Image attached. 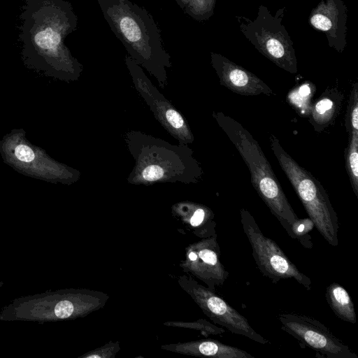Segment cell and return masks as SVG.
I'll return each instance as SVG.
<instances>
[{
  "label": "cell",
  "mask_w": 358,
  "mask_h": 358,
  "mask_svg": "<svg viewBox=\"0 0 358 358\" xmlns=\"http://www.w3.org/2000/svg\"><path fill=\"white\" fill-rule=\"evenodd\" d=\"M77 26L78 17L68 1L24 0L18 26L23 57L78 78L83 66L64 43Z\"/></svg>",
  "instance_id": "1"
},
{
  "label": "cell",
  "mask_w": 358,
  "mask_h": 358,
  "mask_svg": "<svg viewBox=\"0 0 358 358\" xmlns=\"http://www.w3.org/2000/svg\"><path fill=\"white\" fill-rule=\"evenodd\" d=\"M104 19L126 48L128 55L145 69L162 88L167 85L171 58L152 15L129 0H97Z\"/></svg>",
  "instance_id": "2"
},
{
  "label": "cell",
  "mask_w": 358,
  "mask_h": 358,
  "mask_svg": "<svg viewBox=\"0 0 358 358\" xmlns=\"http://www.w3.org/2000/svg\"><path fill=\"white\" fill-rule=\"evenodd\" d=\"M124 139L134 160L127 181L131 185L196 183L203 171L187 145L171 144L140 131L125 132Z\"/></svg>",
  "instance_id": "3"
},
{
  "label": "cell",
  "mask_w": 358,
  "mask_h": 358,
  "mask_svg": "<svg viewBox=\"0 0 358 358\" xmlns=\"http://www.w3.org/2000/svg\"><path fill=\"white\" fill-rule=\"evenodd\" d=\"M213 117L235 145L247 165L251 182L271 213L292 237L291 227L299 219L258 142L238 122L222 112Z\"/></svg>",
  "instance_id": "4"
},
{
  "label": "cell",
  "mask_w": 358,
  "mask_h": 358,
  "mask_svg": "<svg viewBox=\"0 0 358 358\" xmlns=\"http://www.w3.org/2000/svg\"><path fill=\"white\" fill-rule=\"evenodd\" d=\"M90 291L76 289L45 291L13 299L0 310V321L39 323L74 320L98 306Z\"/></svg>",
  "instance_id": "5"
},
{
  "label": "cell",
  "mask_w": 358,
  "mask_h": 358,
  "mask_svg": "<svg viewBox=\"0 0 358 358\" xmlns=\"http://www.w3.org/2000/svg\"><path fill=\"white\" fill-rule=\"evenodd\" d=\"M269 140L274 155L315 228L329 245L338 246V217L326 190L309 171L285 152L275 136L271 134Z\"/></svg>",
  "instance_id": "6"
},
{
  "label": "cell",
  "mask_w": 358,
  "mask_h": 358,
  "mask_svg": "<svg viewBox=\"0 0 358 358\" xmlns=\"http://www.w3.org/2000/svg\"><path fill=\"white\" fill-rule=\"evenodd\" d=\"M285 8L271 14L268 8L260 5L257 17L250 20L236 16L241 31L255 49L277 66L290 73L298 71L297 59L293 41L282 20Z\"/></svg>",
  "instance_id": "7"
},
{
  "label": "cell",
  "mask_w": 358,
  "mask_h": 358,
  "mask_svg": "<svg viewBox=\"0 0 358 358\" xmlns=\"http://www.w3.org/2000/svg\"><path fill=\"white\" fill-rule=\"evenodd\" d=\"M240 214L243 230L261 273L273 282L291 278L310 290L312 286L310 278L298 269L274 241L262 233L250 213L243 208Z\"/></svg>",
  "instance_id": "8"
},
{
  "label": "cell",
  "mask_w": 358,
  "mask_h": 358,
  "mask_svg": "<svg viewBox=\"0 0 358 358\" xmlns=\"http://www.w3.org/2000/svg\"><path fill=\"white\" fill-rule=\"evenodd\" d=\"M124 61L135 89L149 106L155 119L179 143L187 145L193 143L194 135L183 115L152 85L142 67L128 55Z\"/></svg>",
  "instance_id": "9"
},
{
  "label": "cell",
  "mask_w": 358,
  "mask_h": 358,
  "mask_svg": "<svg viewBox=\"0 0 358 358\" xmlns=\"http://www.w3.org/2000/svg\"><path fill=\"white\" fill-rule=\"evenodd\" d=\"M282 330L295 338L303 346L328 358H358L322 323L304 315L280 313L278 316Z\"/></svg>",
  "instance_id": "10"
},
{
  "label": "cell",
  "mask_w": 358,
  "mask_h": 358,
  "mask_svg": "<svg viewBox=\"0 0 358 358\" xmlns=\"http://www.w3.org/2000/svg\"><path fill=\"white\" fill-rule=\"evenodd\" d=\"M185 289L215 324L225 327L233 334L243 336L257 343H269L250 326L244 316L213 291L192 280L185 281Z\"/></svg>",
  "instance_id": "11"
},
{
  "label": "cell",
  "mask_w": 358,
  "mask_h": 358,
  "mask_svg": "<svg viewBox=\"0 0 358 358\" xmlns=\"http://www.w3.org/2000/svg\"><path fill=\"white\" fill-rule=\"evenodd\" d=\"M217 238L216 234L194 243L189 247L187 254L189 270L213 292L216 287L222 286L229 275L220 262Z\"/></svg>",
  "instance_id": "12"
},
{
  "label": "cell",
  "mask_w": 358,
  "mask_h": 358,
  "mask_svg": "<svg viewBox=\"0 0 358 358\" xmlns=\"http://www.w3.org/2000/svg\"><path fill=\"white\" fill-rule=\"evenodd\" d=\"M347 6L342 0H321L311 10L309 24L325 34L328 45L342 53L347 45Z\"/></svg>",
  "instance_id": "13"
},
{
  "label": "cell",
  "mask_w": 358,
  "mask_h": 358,
  "mask_svg": "<svg viewBox=\"0 0 358 358\" xmlns=\"http://www.w3.org/2000/svg\"><path fill=\"white\" fill-rule=\"evenodd\" d=\"M210 61L220 84L232 92L244 96L275 95L263 80L224 56L211 52Z\"/></svg>",
  "instance_id": "14"
},
{
  "label": "cell",
  "mask_w": 358,
  "mask_h": 358,
  "mask_svg": "<svg viewBox=\"0 0 358 358\" xmlns=\"http://www.w3.org/2000/svg\"><path fill=\"white\" fill-rule=\"evenodd\" d=\"M180 353L215 358H255L248 352L215 340H201L171 345Z\"/></svg>",
  "instance_id": "15"
},
{
  "label": "cell",
  "mask_w": 358,
  "mask_h": 358,
  "mask_svg": "<svg viewBox=\"0 0 358 358\" xmlns=\"http://www.w3.org/2000/svg\"><path fill=\"white\" fill-rule=\"evenodd\" d=\"M342 99L339 92L330 90L312 104L309 116L315 131H322L334 120Z\"/></svg>",
  "instance_id": "16"
},
{
  "label": "cell",
  "mask_w": 358,
  "mask_h": 358,
  "mask_svg": "<svg viewBox=\"0 0 358 358\" xmlns=\"http://www.w3.org/2000/svg\"><path fill=\"white\" fill-rule=\"evenodd\" d=\"M325 297L330 308L339 319L356 324L357 316L354 303L343 286L336 282L331 283L326 289Z\"/></svg>",
  "instance_id": "17"
},
{
  "label": "cell",
  "mask_w": 358,
  "mask_h": 358,
  "mask_svg": "<svg viewBox=\"0 0 358 358\" xmlns=\"http://www.w3.org/2000/svg\"><path fill=\"white\" fill-rule=\"evenodd\" d=\"M315 90V87L311 82L306 81L289 91L287 100L301 115L309 116L312 106L310 101Z\"/></svg>",
  "instance_id": "18"
},
{
  "label": "cell",
  "mask_w": 358,
  "mask_h": 358,
  "mask_svg": "<svg viewBox=\"0 0 358 358\" xmlns=\"http://www.w3.org/2000/svg\"><path fill=\"white\" fill-rule=\"evenodd\" d=\"M348 140L345 151V168L352 190L358 197V133L352 134Z\"/></svg>",
  "instance_id": "19"
},
{
  "label": "cell",
  "mask_w": 358,
  "mask_h": 358,
  "mask_svg": "<svg viewBox=\"0 0 358 358\" xmlns=\"http://www.w3.org/2000/svg\"><path fill=\"white\" fill-rule=\"evenodd\" d=\"M217 0H189L185 13L195 20H208L214 14Z\"/></svg>",
  "instance_id": "20"
},
{
  "label": "cell",
  "mask_w": 358,
  "mask_h": 358,
  "mask_svg": "<svg viewBox=\"0 0 358 358\" xmlns=\"http://www.w3.org/2000/svg\"><path fill=\"white\" fill-rule=\"evenodd\" d=\"M314 227L310 218H299L291 227V238L297 240L305 248L312 249L313 243L309 233Z\"/></svg>",
  "instance_id": "21"
},
{
  "label": "cell",
  "mask_w": 358,
  "mask_h": 358,
  "mask_svg": "<svg viewBox=\"0 0 358 358\" xmlns=\"http://www.w3.org/2000/svg\"><path fill=\"white\" fill-rule=\"evenodd\" d=\"M345 127L350 137L358 133V83H355L350 92L345 117Z\"/></svg>",
  "instance_id": "22"
},
{
  "label": "cell",
  "mask_w": 358,
  "mask_h": 358,
  "mask_svg": "<svg viewBox=\"0 0 358 358\" xmlns=\"http://www.w3.org/2000/svg\"><path fill=\"white\" fill-rule=\"evenodd\" d=\"M15 154L19 160L24 162H30L35 157L33 150L29 147L22 144L17 146Z\"/></svg>",
  "instance_id": "23"
},
{
  "label": "cell",
  "mask_w": 358,
  "mask_h": 358,
  "mask_svg": "<svg viewBox=\"0 0 358 358\" xmlns=\"http://www.w3.org/2000/svg\"><path fill=\"white\" fill-rule=\"evenodd\" d=\"M175 1L177 3V4L180 6V8L183 11H185V10L188 4L189 0H175Z\"/></svg>",
  "instance_id": "24"
},
{
  "label": "cell",
  "mask_w": 358,
  "mask_h": 358,
  "mask_svg": "<svg viewBox=\"0 0 358 358\" xmlns=\"http://www.w3.org/2000/svg\"><path fill=\"white\" fill-rule=\"evenodd\" d=\"M4 282L3 281H0V289L3 286Z\"/></svg>",
  "instance_id": "25"
}]
</instances>
